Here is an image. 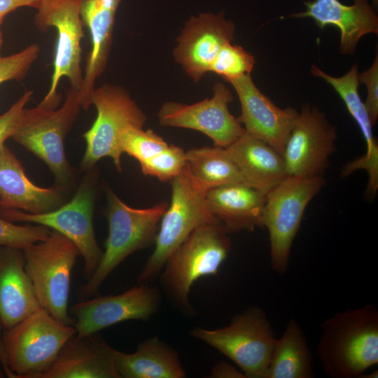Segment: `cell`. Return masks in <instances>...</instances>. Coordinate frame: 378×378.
<instances>
[{
  "label": "cell",
  "mask_w": 378,
  "mask_h": 378,
  "mask_svg": "<svg viewBox=\"0 0 378 378\" xmlns=\"http://www.w3.org/2000/svg\"><path fill=\"white\" fill-rule=\"evenodd\" d=\"M317 356L332 378H360L378 364V311L372 304L337 312L321 324Z\"/></svg>",
  "instance_id": "1"
},
{
  "label": "cell",
  "mask_w": 378,
  "mask_h": 378,
  "mask_svg": "<svg viewBox=\"0 0 378 378\" xmlns=\"http://www.w3.org/2000/svg\"><path fill=\"white\" fill-rule=\"evenodd\" d=\"M106 218L108 234L101 261L79 290L80 298L95 293L108 275L129 255L155 243L161 218L168 206L161 202L151 207L135 209L125 204L109 188Z\"/></svg>",
  "instance_id": "2"
},
{
  "label": "cell",
  "mask_w": 378,
  "mask_h": 378,
  "mask_svg": "<svg viewBox=\"0 0 378 378\" xmlns=\"http://www.w3.org/2000/svg\"><path fill=\"white\" fill-rule=\"evenodd\" d=\"M76 330L56 320L39 307L8 329L1 340L6 375L41 378L52 365L65 342Z\"/></svg>",
  "instance_id": "3"
},
{
  "label": "cell",
  "mask_w": 378,
  "mask_h": 378,
  "mask_svg": "<svg viewBox=\"0 0 378 378\" xmlns=\"http://www.w3.org/2000/svg\"><path fill=\"white\" fill-rule=\"evenodd\" d=\"M171 185V202L161 218L155 249L138 276L141 284L160 273L171 254L195 229L218 223L206 204L208 189L192 176L187 164Z\"/></svg>",
  "instance_id": "4"
},
{
  "label": "cell",
  "mask_w": 378,
  "mask_h": 378,
  "mask_svg": "<svg viewBox=\"0 0 378 378\" xmlns=\"http://www.w3.org/2000/svg\"><path fill=\"white\" fill-rule=\"evenodd\" d=\"M81 109L78 91L66 92L64 104L52 108L40 102L26 108L23 120L12 138L43 161L52 173L55 186L66 189L74 172L64 152V139Z\"/></svg>",
  "instance_id": "5"
},
{
  "label": "cell",
  "mask_w": 378,
  "mask_h": 378,
  "mask_svg": "<svg viewBox=\"0 0 378 378\" xmlns=\"http://www.w3.org/2000/svg\"><path fill=\"white\" fill-rule=\"evenodd\" d=\"M229 234L219 223L204 224L169 257L161 280L178 307L190 309L188 298L193 284L201 277L218 274L231 249Z\"/></svg>",
  "instance_id": "6"
},
{
  "label": "cell",
  "mask_w": 378,
  "mask_h": 378,
  "mask_svg": "<svg viewBox=\"0 0 378 378\" xmlns=\"http://www.w3.org/2000/svg\"><path fill=\"white\" fill-rule=\"evenodd\" d=\"M24 269L38 300L58 321L73 326L69 315L71 276L77 257L76 246L67 237L51 230L48 237L23 250Z\"/></svg>",
  "instance_id": "7"
},
{
  "label": "cell",
  "mask_w": 378,
  "mask_h": 378,
  "mask_svg": "<svg viewBox=\"0 0 378 378\" xmlns=\"http://www.w3.org/2000/svg\"><path fill=\"white\" fill-rule=\"evenodd\" d=\"M191 335L232 360L245 377L265 378L276 338L260 307L248 308L220 328H195Z\"/></svg>",
  "instance_id": "8"
},
{
  "label": "cell",
  "mask_w": 378,
  "mask_h": 378,
  "mask_svg": "<svg viewBox=\"0 0 378 378\" xmlns=\"http://www.w3.org/2000/svg\"><path fill=\"white\" fill-rule=\"evenodd\" d=\"M323 176H288L266 195L262 226L269 232L272 270L284 274L307 206L325 186Z\"/></svg>",
  "instance_id": "9"
},
{
  "label": "cell",
  "mask_w": 378,
  "mask_h": 378,
  "mask_svg": "<svg viewBox=\"0 0 378 378\" xmlns=\"http://www.w3.org/2000/svg\"><path fill=\"white\" fill-rule=\"evenodd\" d=\"M92 104L96 107L97 117L83 135L86 148L81 168L88 172L100 159L108 157L121 172L120 135L128 126L143 127L147 117L129 92L119 85L104 84L95 88Z\"/></svg>",
  "instance_id": "10"
},
{
  "label": "cell",
  "mask_w": 378,
  "mask_h": 378,
  "mask_svg": "<svg viewBox=\"0 0 378 378\" xmlns=\"http://www.w3.org/2000/svg\"><path fill=\"white\" fill-rule=\"evenodd\" d=\"M92 170L88 171L73 198L53 211L32 214L16 209H0V216L7 220L42 225L70 239L83 258V275L87 280L97 268L103 255L93 227L96 177Z\"/></svg>",
  "instance_id": "11"
},
{
  "label": "cell",
  "mask_w": 378,
  "mask_h": 378,
  "mask_svg": "<svg viewBox=\"0 0 378 378\" xmlns=\"http://www.w3.org/2000/svg\"><path fill=\"white\" fill-rule=\"evenodd\" d=\"M81 0H43L34 17V24L41 31L55 27L57 33L50 88L41 102L57 108L62 94L57 92L59 80L66 77L71 88L78 91L83 74L81 70V41L84 36L80 17Z\"/></svg>",
  "instance_id": "12"
},
{
  "label": "cell",
  "mask_w": 378,
  "mask_h": 378,
  "mask_svg": "<svg viewBox=\"0 0 378 378\" xmlns=\"http://www.w3.org/2000/svg\"><path fill=\"white\" fill-rule=\"evenodd\" d=\"M213 92L211 98L192 104L164 102L158 113L160 125L195 130L209 136L214 146L228 147L245 130L238 118L230 112L228 106L233 100L230 90L219 82L214 85Z\"/></svg>",
  "instance_id": "13"
},
{
  "label": "cell",
  "mask_w": 378,
  "mask_h": 378,
  "mask_svg": "<svg viewBox=\"0 0 378 378\" xmlns=\"http://www.w3.org/2000/svg\"><path fill=\"white\" fill-rule=\"evenodd\" d=\"M336 128L316 107L305 104L298 113L282 156L288 176H322L335 151Z\"/></svg>",
  "instance_id": "14"
},
{
  "label": "cell",
  "mask_w": 378,
  "mask_h": 378,
  "mask_svg": "<svg viewBox=\"0 0 378 378\" xmlns=\"http://www.w3.org/2000/svg\"><path fill=\"white\" fill-rule=\"evenodd\" d=\"M160 304L158 289L144 284L118 295L100 296L74 304L69 312L77 336H85L129 320H146Z\"/></svg>",
  "instance_id": "15"
},
{
  "label": "cell",
  "mask_w": 378,
  "mask_h": 378,
  "mask_svg": "<svg viewBox=\"0 0 378 378\" xmlns=\"http://www.w3.org/2000/svg\"><path fill=\"white\" fill-rule=\"evenodd\" d=\"M235 25L225 14L201 13L188 20L176 38L173 56L195 81L208 72L221 48L234 39Z\"/></svg>",
  "instance_id": "16"
},
{
  "label": "cell",
  "mask_w": 378,
  "mask_h": 378,
  "mask_svg": "<svg viewBox=\"0 0 378 378\" xmlns=\"http://www.w3.org/2000/svg\"><path fill=\"white\" fill-rule=\"evenodd\" d=\"M241 104L239 122L249 135L272 146L281 155L298 112L276 106L255 85L251 74L228 80Z\"/></svg>",
  "instance_id": "17"
},
{
  "label": "cell",
  "mask_w": 378,
  "mask_h": 378,
  "mask_svg": "<svg viewBox=\"0 0 378 378\" xmlns=\"http://www.w3.org/2000/svg\"><path fill=\"white\" fill-rule=\"evenodd\" d=\"M122 0H81L80 13L89 30L91 49L78 91L81 108L92 105L95 81L104 73L109 58L118 8Z\"/></svg>",
  "instance_id": "18"
},
{
  "label": "cell",
  "mask_w": 378,
  "mask_h": 378,
  "mask_svg": "<svg viewBox=\"0 0 378 378\" xmlns=\"http://www.w3.org/2000/svg\"><path fill=\"white\" fill-rule=\"evenodd\" d=\"M115 349L98 332L71 336L41 378H120Z\"/></svg>",
  "instance_id": "19"
},
{
  "label": "cell",
  "mask_w": 378,
  "mask_h": 378,
  "mask_svg": "<svg viewBox=\"0 0 378 378\" xmlns=\"http://www.w3.org/2000/svg\"><path fill=\"white\" fill-rule=\"evenodd\" d=\"M64 189L41 188L27 176L24 167L6 146L0 150V209H16L38 214L64 204Z\"/></svg>",
  "instance_id": "20"
},
{
  "label": "cell",
  "mask_w": 378,
  "mask_h": 378,
  "mask_svg": "<svg viewBox=\"0 0 378 378\" xmlns=\"http://www.w3.org/2000/svg\"><path fill=\"white\" fill-rule=\"evenodd\" d=\"M304 4V12L290 17L311 18L321 29L327 26L338 28L342 54H354L361 37L378 32V17L368 0H354L350 6L339 0H313Z\"/></svg>",
  "instance_id": "21"
},
{
  "label": "cell",
  "mask_w": 378,
  "mask_h": 378,
  "mask_svg": "<svg viewBox=\"0 0 378 378\" xmlns=\"http://www.w3.org/2000/svg\"><path fill=\"white\" fill-rule=\"evenodd\" d=\"M41 307L24 269L23 250L0 247V324L12 328Z\"/></svg>",
  "instance_id": "22"
},
{
  "label": "cell",
  "mask_w": 378,
  "mask_h": 378,
  "mask_svg": "<svg viewBox=\"0 0 378 378\" xmlns=\"http://www.w3.org/2000/svg\"><path fill=\"white\" fill-rule=\"evenodd\" d=\"M267 194L245 183L211 188L206 194L208 209L229 232L262 227Z\"/></svg>",
  "instance_id": "23"
},
{
  "label": "cell",
  "mask_w": 378,
  "mask_h": 378,
  "mask_svg": "<svg viewBox=\"0 0 378 378\" xmlns=\"http://www.w3.org/2000/svg\"><path fill=\"white\" fill-rule=\"evenodd\" d=\"M226 148L245 183L266 194L288 176L282 155L246 132Z\"/></svg>",
  "instance_id": "24"
},
{
  "label": "cell",
  "mask_w": 378,
  "mask_h": 378,
  "mask_svg": "<svg viewBox=\"0 0 378 378\" xmlns=\"http://www.w3.org/2000/svg\"><path fill=\"white\" fill-rule=\"evenodd\" d=\"M115 363L120 377L183 378L185 370L178 354L157 337L141 342L136 351L127 354L115 350Z\"/></svg>",
  "instance_id": "25"
},
{
  "label": "cell",
  "mask_w": 378,
  "mask_h": 378,
  "mask_svg": "<svg viewBox=\"0 0 378 378\" xmlns=\"http://www.w3.org/2000/svg\"><path fill=\"white\" fill-rule=\"evenodd\" d=\"M313 357L300 323L290 318L276 338L265 378H313Z\"/></svg>",
  "instance_id": "26"
},
{
  "label": "cell",
  "mask_w": 378,
  "mask_h": 378,
  "mask_svg": "<svg viewBox=\"0 0 378 378\" xmlns=\"http://www.w3.org/2000/svg\"><path fill=\"white\" fill-rule=\"evenodd\" d=\"M312 74L329 83L344 102L348 111L358 124L366 143V153L360 157L362 161L370 169H378V145L372 134V126L358 93V65L354 64L349 71L341 77H333L315 66Z\"/></svg>",
  "instance_id": "27"
},
{
  "label": "cell",
  "mask_w": 378,
  "mask_h": 378,
  "mask_svg": "<svg viewBox=\"0 0 378 378\" xmlns=\"http://www.w3.org/2000/svg\"><path fill=\"white\" fill-rule=\"evenodd\" d=\"M186 154L190 173L208 190L235 183L246 184L226 148H193Z\"/></svg>",
  "instance_id": "28"
},
{
  "label": "cell",
  "mask_w": 378,
  "mask_h": 378,
  "mask_svg": "<svg viewBox=\"0 0 378 378\" xmlns=\"http://www.w3.org/2000/svg\"><path fill=\"white\" fill-rule=\"evenodd\" d=\"M169 144L152 130H144L143 127L128 126L120 138L122 153H127L135 158L139 164L165 148Z\"/></svg>",
  "instance_id": "29"
},
{
  "label": "cell",
  "mask_w": 378,
  "mask_h": 378,
  "mask_svg": "<svg viewBox=\"0 0 378 378\" xmlns=\"http://www.w3.org/2000/svg\"><path fill=\"white\" fill-rule=\"evenodd\" d=\"M255 64L254 57L241 46L231 43L224 45L214 60L210 72L225 80L251 74Z\"/></svg>",
  "instance_id": "30"
},
{
  "label": "cell",
  "mask_w": 378,
  "mask_h": 378,
  "mask_svg": "<svg viewBox=\"0 0 378 378\" xmlns=\"http://www.w3.org/2000/svg\"><path fill=\"white\" fill-rule=\"evenodd\" d=\"M187 164L186 152L181 148L169 144L165 148L140 164L142 173L157 178L160 181H172Z\"/></svg>",
  "instance_id": "31"
},
{
  "label": "cell",
  "mask_w": 378,
  "mask_h": 378,
  "mask_svg": "<svg viewBox=\"0 0 378 378\" xmlns=\"http://www.w3.org/2000/svg\"><path fill=\"white\" fill-rule=\"evenodd\" d=\"M51 229L42 225H20L0 216V246L22 250L46 239Z\"/></svg>",
  "instance_id": "32"
},
{
  "label": "cell",
  "mask_w": 378,
  "mask_h": 378,
  "mask_svg": "<svg viewBox=\"0 0 378 378\" xmlns=\"http://www.w3.org/2000/svg\"><path fill=\"white\" fill-rule=\"evenodd\" d=\"M39 46L33 43L21 51L6 57H0V84L24 78L36 60Z\"/></svg>",
  "instance_id": "33"
},
{
  "label": "cell",
  "mask_w": 378,
  "mask_h": 378,
  "mask_svg": "<svg viewBox=\"0 0 378 378\" xmlns=\"http://www.w3.org/2000/svg\"><path fill=\"white\" fill-rule=\"evenodd\" d=\"M33 91H25L6 112L0 115V150L5 141L12 138L20 125L25 112V106L31 100Z\"/></svg>",
  "instance_id": "34"
},
{
  "label": "cell",
  "mask_w": 378,
  "mask_h": 378,
  "mask_svg": "<svg viewBox=\"0 0 378 378\" xmlns=\"http://www.w3.org/2000/svg\"><path fill=\"white\" fill-rule=\"evenodd\" d=\"M359 83L367 88L368 95L364 103L370 122L374 127L378 118V57L377 52L372 66L366 71L358 74Z\"/></svg>",
  "instance_id": "35"
},
{
  "label": "cell",
  "mask_w": 378,
  "mask_h": 378,
  "mask_svg": "<svg viewBox=\"0 0 378 378\" xmlns=\"http://www.w3.org/2000/svg\"><path fill=\"white\" fill-rule=\"evenodd\" d=\"M43 0H0V25L10 12L23 6L38 8Z\"/></svg>",
  "instance_id": "36"
},
{
  "label": "cell",
  "mask_w": 378,
  "mask_h": 378,
  "mask_svg": "<svg viewBox=\"0 0 378 378\" xmlns=\"http://www.w3.org/2000/svg\"><path fill=\"white\" fill-rule=\"evenodd\" d=\"M211 374L214 377H245L241 371L225 362L216 364L212 369Z\"/></svg>",
  "instance_id": "37"
},
{
  "label": "cell",
  "mask_w": 378,
  "mask_h": 378,
  "mask_svg": "<svg viewBox=\"0 0 378 378\" xmlns=\"http://www.w3.org/2000/svg\"><path fill=\"white\" fill-rule=\"evenodd\" d=\"M4 374H6V373L4 370V360L2 353L1 340L0 336V378L4 377Z\"/></svg>",
  "instance_id": "38"
},
{
  "label": "cell",
  "mask_w": 378,
  "mask_h": 378,
  "mask_svg": "<svg viewBox=\"0 0 378 378\" xmlns=\"http://www.w3.org/2000/svg\"><path fill=\"white\" fill-rule=\"evenodd\" d=\"M2 44H3V34H2V31L0 29V52H1V47H2Z\"/></svg>",
  "instance_id": "39"
},
{
  "label": "cell",
  "mask_w": 378,
  "mask_h": 378,
  "mask_svg": "<svg viewBox=\"0 0 378 378\" xmlns=\"http://www.w3.org/2000/svg\"><path fill=\"white\" fill-rule=\"evenodd\" d=\"M373 3H374V5L376 4V6H377V3H378V0H373Z\"/></svg>",
  "instance_id": "40"
},
{
  "label": "cell",
  "mask_w": 378,
  "mask_h": 378,
  "mask_svg": "<svg viewBox=\"0 0 378 378\" xmlns=\"http://www.w3.org/2000/svg\"><path fill=\"white\" fill-rule=\"evenodd\" d=\"M1 330H2V327H1V326L0 324V332L1 331Z\"/></svg>",
  "instance_id": "41"
},
{
  "label": "cell",
  "mask_w": 378,
  "mask_h": 378,
  "mask_svg": "<svg viewBox=\"0 0 378 378\" xmlns=\"http://www.w3.org/2000/svg\"><path fill=\"white\" fill-rule=\"evenodd\" d=\"M0 57H1V55H0Z\"/></svg>",
  "instance_id": "42"
}]
</instances>
